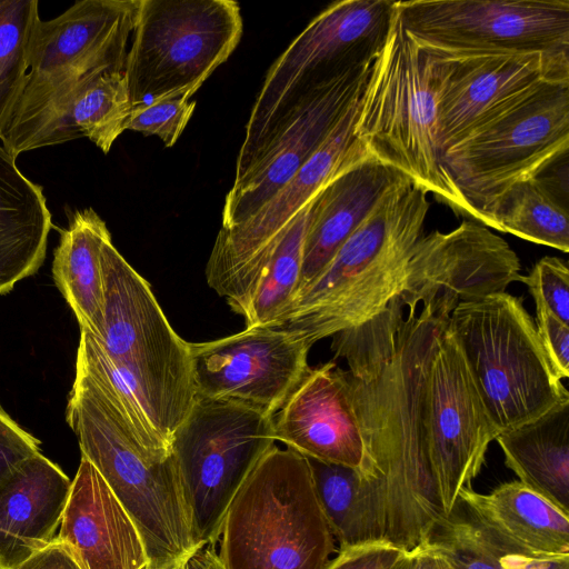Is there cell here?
Masks as SVG:
<instances>
[{
    "label": "cell",
    "mask_w": 569,
    "mask_h": 569,
    "mask_svg": "<svg viewBox=\"0 0 569 569\" xmlns=\"http://www.w3.org/2000/svg\"><path fill=\"white\" fill-rule=\"evenodd\" d=\"M407 553L383 542L338 550L326 569H391Z\"/></svg>",
    "instance_id": "74e56055"
},
{
    "label": "cell",
    "mask_w": 569,
    "mask_h": 569,
    "mask_svg": "<svg viewBox=\"0 0 569 569\" xmlns=\"http://www.w3.org/2000/svg\"><path fill=\"white\" fill-rule=\"evenodd\" d=\"M355 136L368 158L396 169L426 193L468 216L441 160L432 58L405 29L396 1L361 93Z\"/></svg>",
    "instance_id": "5b68a950"
},
{
    "label": "cell",
    "mask_w": 569,
    "mask_h": 569,
    "mask_svg": "<svg viewBox=\"0 0 569 569\" xmlns=\"http://www.w3.org/2000/svg\"><path fill=\"white\" fill-rule=\"evenodd\" d=\"M521 281L529 288L537 310H545L569 323V269L558 257H543Z\"/></svg>",
    "instance_id": "e575fe53"
},
{
    "label": "cell",
    "mask_w": 569,
    "mask_h": 569,
    "mask_svg": "<svg viewBox=\"0 0 569 569\" xmlns=\"http://www.w3.org/2000/svg\"><path fill=\"white\" fill-rule=\"evenodd\" d=\"M311 347L299 335L273 326L189 342L196 395L273 417L308 370Z\"/></svg>",
    "instance_id": "d6986e66"
},
{
    "label": "cell",
    "mask_w": 569,
    "mask_h": 569,
    "mask_svg": "<svg viewBox=\"0 0 569 569\" xmlns=\"http://www.w3.org/2000/svg\"><path fill=\"white\" fill-rule=\"evenodd\" d=\"M144 569H147V568H144ZM167 569H182V567L179 566V567H172V568H167Z\"/></svg>",
    "instance_id": "ee69618b"
},
{
    "label": "cell",
    "mask_w": 569,
    "mask_h": 569,
    "mask_svg": "<svg viewBox=\"0 0 569 569\" xmlns=\"http://www.w3.org/2000/svg\"><path fill=\"white\" fill-rule=\"evenodd\" d=\"M315 491L339 550L372 541L360 503L356 469L308 458Z\"/></svg>",
    "instance_id": "d6a6232c"
},
{
    "label": "cell",
    "mask_w": 569,
    "mask_h": 569,
    "mask_svg": "<svg viewBox=\"0 0 569 569\" xmlns=\"http://www.w3.org/2000/svg\"><path fill=\"white\" fill-rule=\"evenodd\" d=\"M51 213L43 188L29 180L0 146V293L39 270L46 259Z\"/></svg>",
    "instance_id": "cb8c5ba5"
},
{
    "label": "cell",
    "mask_w": 569,
    "mask_h": 569,
    "mask_svg": "<svg viewBox=\"0 0 569 569\" xmlns=\"http://www.w3.org/2000/svg\"><path fill=\"white\" fill-rule=\"evenodd\" d=\"M130 94L123 71H108L94 77L76 96L68 117L70 140L89 138L108 153L126 130Z\"/></svg>",
    "instance_id": "f546056e"
},
{
    "label": "cell",
    "mask_w": 569,
    "mask_h": 569,
    "mask_svg": "<svg viewBox=\"0 0 569 569\" xmlns=\"http://www.w3.org/2000/svg\"><path fill=\"white\" fill-rule=\"evenodd\" d=\"M138 2L79 0L38 21L26 87L1 138L13 159L70 141L68 117L78 92L98 74L124 69Z\"/></svg>",
    "instance_id": "3957f363"
},
{
    "label": "cell",
    "mask_w": 569,
    "mask_h": 569,
    "mask_svg": "<svg viewBox=\"0 0 569 569\" xmlns=\"http://www.w3.org/2000/svg\"><path fill=\"white\" fill-rule=\"evenodd\" d=\"M393 12L391 0H343L315 17L269 68L251 108L236 167L301 91L375 58Z\"/></svg>",
    "instance_id": "7c38bea8"
},
{
    "label": "cell",
    "mask_w": 569,
    "mask_h": 569,
    "mask_svg": "<svg viewBox=\"0 0 569 569\" xmlns=\"http://www.w3.org/2000/svg\"><path fill=\"white\" fill-rule=\"evenodd\" d=\"M272 425L274 439L305 457L362 469V433L346 372L333 361L308 368Z\"/></svg>",
    "instance_id": "ffe728a7"
},
{
    "label": "cell",
    "mask_w": 569,
    "mask_h": 569,
    "mask_svg": "<svg viewBox=\"0 0 569 569\" xmlns=\"http://www.w3.org/2000/svg\"><path fill=\"white\" fill-rule=\"evenodd\" d=\"M403 178L396 169L366 158L340 171L322 188L311 208L296 295L326 267L380 198Z\"/></svg>",
    "instance_id": "603a6c76"
},
{
    "label": "cell",
    "mask_w": 569,
    "mask_h": 569,
    "mask_svg": "<svg viewBox=\"0 0 569 569\" xmlns=\"http://www.w3.org/2000/svg\"><path fill=\"white\" fill-rule=\"evenodd\" d=\"M361 93L321 147L272 199L239 226L218 232L206 268L207 282L236 313L243 316L271 251L291 219L340 171L368 158L355 136Z\"/></svg>",
    "instance_id": "4fadbf2b"
},
{
    "label": "cell",
    "mask_w": 569,
    "mask_h": 569,
    "mask_svg": "<svg viewBox=\"0 0 569 569\" xmlns=\"http://www.w3.org/2000/svg\"><path fill=\"white\" fill-rule=\"evenodd\" d=\"M423 423L431 472L446 517L460 490L471 486L481 471L488 447L499 435L448 322L436 341L428 369Z\"/></svg>",
    "instance_id": "2e32d148"
},
{
    "label": "cell",
    "mask_w": 569,
    "mask_h": 569,
    "mask_svg": "<svg viewBox=\"0 0 569 569\" xmlns=\"http://www.w3.org/2000/svg\"><path fill=\"white\" fill-rule=\"evenodd\" d=\"M196 101L189 99H162L132 106L126 130L159 137L166 147H172L188 124Z\"/></svg>",
    "instance_id": "836d02e7"
},
{
    "label": "cell",
    "mask_w": 569,
    "mask_h": 569,
    "mask_svg": "<svg viewBox=\"0 0 569 569\" xmlns=\"http://www.w3.org/2000/svg\"><path fill=\"white\" fill-rule=\"evenodd\" d=\"M449 318L408 310L398 297L372 319L332 336L348 365L362 433L360 503L375 542L410 552L443 518L429 462L425 388L436 341Z\"/></svg>",
    "instance_id": "6da1fadb"
},
{
    "label": "cell",
    "mask_w": 569,
    "mask_h": 569,
    "mask_svg": "<svg viewBox=\"0 0 569 569\" xmlns=\"http://www.w3.org/2000/svg\"><path fill=\"white\" fill-rule=\"evenodd\" d=\"M428 210L427 193L407 177L393 184L269 326L290 330L312 346L383 311L403 288Z\"/></svg>",
    "instance_id": "7a4b0ae2"
},
{
    "label": "cell",
    "mask_w": 569,
    "mask_h": 569,
    "mask_svg": "<svg viewBox=\"0 0 569 569\" xmlns=\"http://www.w3.org/2000/svg\"><path fill=\"white\" fill-rule=\"evenodd\" d=\"M103 328L96 338L136 386L170 447L196 397L189 342L177 335L150 283L108 239L101 250Z\"/></svg>",
    "instance_id": "52a82bcc"
},
{
    "label": "cell",
    "mask_w": 569,
    "mask_h": 569,
    "mask_svg": "<svg viewBox=\"0 0 569 569\" xmlns=\"http://www.w3.org/2000/svg\"><path fill=\"white\" fill-rule=\"evenodd\" d=\"M391 569H410V555L405 553L402 558Z\"/></svg>",
    "instance_id": "7bdbcfd3"
},
{
    "label": "cell",
    "mask_w": 569,
    "mask_h": 569,
    "mask_svg": "<svg viewBox=\"0 0 569 569\" xmlns=\"http://www.w3.org/2000/svg\"><path fill=\"white\" fill-rule=\"evenodd\" d=\"M219 539L224 569H326L336 539L307 457L273 445L231 500Z\"/></svg>",
    "instance_id": "8992f818"
},
{
    "label": "cell",
    "mask_w": 569,
    "mask_h": 569,
    "mask_svg": "<svg viewBox=\"0 0 569 569\" xmlns=\"http://www.w3.org/2000/svg\"><path fill=\"white\" fill-rule=\"evenodd\" d=\"M448 326L498 433L569 400L521 298L503 291L460 303Z\"/></svg>",
    "instance_id": "ba28073f"
},
{
    "label": "cell",
    "mask_w": 569,
    "mask_h": 569,
    "mask_svg": "<svg viewBox=\"0 0 569 569\" xmlns=\"http://www.w3.org/2000/svg\"><path fill=\"white\" fill-rule=\"evenodd\" d=\"M71 481L39 452L0 482V569H16L56 538Z\"/></svg>",
    "instance_id": "7402d4cb"
},
{
    "label": "cell",
    "mask_w": 569,
    "mask_h": 569,
    "mask_svg": "<svg viewBox=\"0 0 569 569\" xmlns=\"http://www.w3.org/2000/svg\"><path fill=\"white\" fill-rule=\"evenodd\" d=\"M242 30L232 0H139L123 69L131 104L190 99L234 51Z\"/></svg>",
    "instance_id": "30bf717a"
},
{
    "label": "cell",
    "mask_w": 569,
    "mask_h": 569,
    "mask_svg": "<svg viewBox=\"0 0 569 569\" xmlns=\"http://www.w3.org/2000/svg\"><path fill=\"white\" fill-rule=\"evenodd\" d=\"M312 203L291 219L273 247L242 316L246 328L272 325L296 295Z\"/></svg>",
    "instance_id": "f1b7e54d"
},
{
    "label": "cell",
    "mask_w": 569,
    "mask_h": 569,
    "mask_svg": "<svg viewBox=\"0 0 569 569\" xmlns=\"http://www.w3.org/2000/svg\"><path fill=\"white\" fill-rule=\"evenodd\" d=\"M40 452V441L23 429L0 403V482L23 460Z\"/></svg>",
    "instance_id": "d590c367"
},
{
    "label": "cell",
    "mask_w": 569,
    "mask_h": 569,
    "mask_svg": "<svg viewBox=\"0 0 569 569\" xmlns=\"http://www.w3.org/2000/svg\"><path fill=\"white\" fill-rule=\"evenodd\" d=\"M376 57L306 88L281 110L247 160L236 167L222 229L254 214L313 156L361 93Z\"/></svg>",
    "instance_id": "5bb4252c"
},
{
    "label": "cell",
    "mask_w": 569,
    "mask_h": 569,
    "mask_svg": "<svg viewBox=\"0 0 569 569\" xmlns=\"http://www.w3.org/2000/svg\"><path fill=\"white\" fill-rule=\"evenodd\" d=\"M16 569H82L72 550L57 537Z\"/></svg>",
    "instance_id": "f35d334b"
},
{
    "label": "cell",
    "mask_w": 569,
    "mask_h": 569,
    "mask_svg": "<svg viewBox=\"0 0 569 569\" xmlns=\"http://www.w3.org/2000/svg\"><path fill=\"white\" fill-rule=\"evenodd\" d=\"M536 328L542 348L559 379L569 377V323L537 310Z\"/></svg>",
    "instance_id": "8d00e7d4"
},
{
    "label": "cell",
    "mask_w": 569,
    "mask_h": 569,
    "mask_svg": "<svg viewBox=\"0 0 569 569\" xmlns=\"http://www.w3.org/2000/svg\"><path fill=\"white\" fill-rule=\"evenodd\" d=\"M521 264L509 243L473 221L449 232L432 231L416 242L399 302L449 318L460 303L506 291L521 281Z\"/></svg>",
    "instance_id": "e0dca14e"
},
{
    "label": "cell",
    "mask_w": 569,
    "mask_h": 569,
    "mask_svg": "<svg viewBox=\"0 0 569 569\" xmlns=\"http://www.w3.org/2000/svg\"><path fill=\"white\" fill-rule=\"evenodd\" d=\"M569 149V81H547L442 153L468 216L491 228L499 198Z\"/></svg>",
    "instance_id": "9c48e42d"
},
{
    "label": "cell",
    "mask_w": 569,
    "mask_h": 569,
    "mask_svg": "<svg viewBox=\"0 0 569 569\" xmlns=\"http://www.w3.org/2000/svg\"><path fill=\"white\" fill-rule=\"evenodd\" d=\"M491 228L569 251V213L555 184L539 174L511 186L497 201Z\"/></svg>",
    "instance_id": "83f0119b"
},
{
    "label": "cell",
    "mask_w": 569,
    "mask_h": 569,
    "mask_svg": "<svg viewBox=\"0 0 569 569\" xmlns=\"http://www.w3.org/2000/svg\"><path fill=\"white\" fill-rule=\"evenodd\" d=\"M495 440L519 481L569 515V400Z\"/></svg>",
    "instance_id": "484cf974"
},
{
    "label": "cell",
    "mask_w": 569,
    "mask_h": 569,
    "mask_svg": "<svg viewBox=\"0 0 569 569\" xmlns=\"http://www.w3.org/2000/svg\"><path fill=\"white\" fill-rule=\"evenodd\" d=\"M458 498L523 555H569V515L519 480L503 482L489 493L468 486Z\"/></svg>",
    "instance_id": "d4e9b609"
},
{
    "label": "cell",
    "mask_w": 569,
    "mask_h": 569,
    "mask_svg": "<svg viewBox=\"0 0 569 569\" xmlns=\"http://www.w3.org/2000/svg\"><path fill=\"white\" fill-rule=\"evenodd\" d=\"M501 569H569V555L527 556L511 553L500 560Z\"/></svg>",
    "instance_id": "ab89813d"
},
{
    "label": "cell",
    "mask_w": 569,
    "mask_h": 569,
    "mask_svg": "<svg viewBox=\"0 0 569 569\" xmlns=\"http://www.w3.org/2000/svg\"><path fill=\"white\" fill-rule=\"evenodd\" d=\"M111 238L106 222L92 209L76 210L54 249L52 276L73 311L80 329L100 338L103 328L101 250Z\"/></svg>",
    "instance_id": "4316f807"
},
{
    "label": "cell",
    "mask_w": 569,
    "mask_h": 569,
    "mask_svg": "<svg viewBox=\"0 0 569 569\" xmlns=\"http://www.w3.org/2000/svg\"><path fill=\"white\" fill-rule=\"evenodd\" d=\"M409 555L410 569H459L447 555L426 542Z\"/></svg>",
    "instance_id": "60d3db41"
},
{
    "label": "cell",
    "mask_w": 569,
    "mask_h": 569,
    "mask_svg": "<svg viewBox=\"0 0 569 569\" xmlns=\"http://www.w3.org/2000/svg\"><path fill=\"white\" fill-rule=\"evenodd\" d=\"M274 441L272 416L196 395L170 453L197 547L217 543L231 500Z\"/></svg>",
    "instance_id": "8fae6325"
},
{
    "label": "cell",
    "mask_w": 569,
    "mask_h": 569,
    "mask_svg": "<svg viewBox=\"0 0 569 569\" xmlns=\"http://www.w3.org/2000/svg\"><path fill=\"white\" fill-rule=\"evenodd\" d=\"M82 569H144V546L132 519L83 456L56 536Z\"/></svg>",
    "instance_id": "44dd1931"
},
{
    "label": "cell",
    "mask_w": 569,
    "mask_h": 569,
    "mask_svg": "<svg viewBox=\"0 0 569 569\" xmlns=\"http://www.w3.org/2000/svg\"><path fill=\"white\" fill-rule=\"evenodd\" d=\"M38 0H0V140L26 87Z\"/></svg>",
    "instance_id": "4dcf8cb0"
},
{
    "label": "cell",
    "mask_w": 569,
    "mask_h": 569,
    "mask_svg": "<svg viewBox=\"0 0 569 569\" xmlns=\"http://www.w3.org/2000/svg\"><path fill=\"white\" fill-rule=\"evenodd\" d=\"M396 8L425 48L569 59L568 0H413Z\"/></svg>",
    "instance_id": "9a60e30c"
},
{
    "label": "cell",
    "mask_w": 569,
    "mask_h": 569,
    "mask_svg": "<svg viewBox=\"0 0 569 569\" xmlns=\"http://www.w3.org/2000/svg\"><path fill=\"white\" fill-rule=\"evenodd\" d=\"M426 543L447 555L459 569H501L502 557L523 555L459 498L451 511L436 523Z\"/></svg>",
    "instance_id": "1f68e13d"
},
{
    "label": "cell",
    "mask_w": 569,
    "mask_h": 569,
    "mask_svg": "<svg viewBox=\"0 0 569 569\" xmlns=\"http://www.w3.org/2000/svg\"><path fill=\"white\" fill-rule=\"evenodd\" d=\"M422 48L435 67L441 157L541 83L569 81V59Z\"/></svg>",
    "instance_id": "ac0fdd59"
},
{
    "label": "cell",
    "mask_w": 569,
    "mask_h": 569,
    "mask_svg": "<svg viewBox=\"0 0 569 569\" xmlns=\"http://www.w3.org/2000/svg\"><path fill=\"white\" fill-rule=\"evenodd\" d=\"M181 567L182 569H224L214 543H206L194 549Z\"/></svg>",
    "instance_id": "b9f144b4"
},
{
    "label": "cell",
    "mask_w": 569,
    "mask_h": 569,
    "mask_svg": "<svg viewBox=\"0 0 569 569\" xmlns=\"http://www.w3.org/2000/svg\"><path fill=\"white\" fill-rule=\"evenodd\" d=\"M66 421L142 539L147 569L179 567L198 547L171 457L143 448L109 395L76 360Z\"/></svg>",
    "instance_id": "277c9868"
}]
</instances>
